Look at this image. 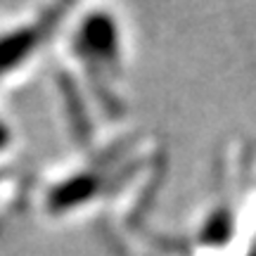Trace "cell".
<instances>
[{
	"label": "cell",
	"mask_w": 256,
	"mask_h": 256,
	"mask_svg": "<svg viewBox=\"0 0 256 256\" xmlns=\"http://www.w3.org/2000/svg\"><path fill=\"white\" fill-rule=\"evenodd\" d=\"M12 147V128L5 119H0V156L8 154Z\"/></svg>",
	"instance_id": "1"
}]
</instances>
